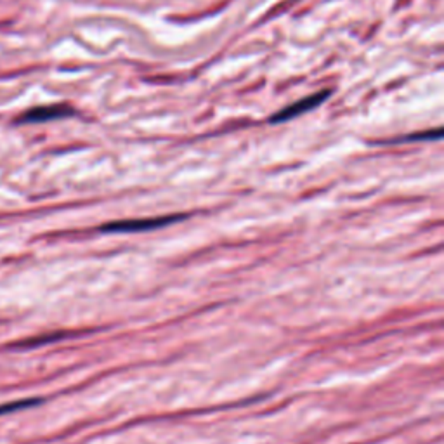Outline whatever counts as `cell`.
Here are the masks:
<instances>
[{"mask_svg": "<svg viewBox=\"0 0 444 444\" xmlns=\"http://www.w3.org/2000/svg\"><path fill=\"white\" fill-rule=\"evenodd\" d=\"M186 215H169V217H158V219H142V221H120V222H110V224L103 225L101 231L103 232H135V231H149V229H158L163 225L173 224L184 219Z\"/></svg>", "mask_w": 444, "mask_h": 444, "instance_id": "cell-1", "label": "cell"}, {"mask_svg": "<svg viewBox=\"0 0 444 444\" xmlns=\"http://www.w3.org/2000/svg\"><path fill=\"white\" fill-rule=\"evenodd\" d=\"M330 96V90H323V92H316L312 96L304 97V99L297 101V103L290 104V106L283 108L281 111H278L273 118H271V123H281V121H288L291 118H297L300 114L307 113V111L314 110L316 106H319L321 103H325L326 97Z\"/></svg>", "mask_w": 444, "mask_h": 444, "instance_id": "cell-2", "label": "cell"}, {"mask_svg": "<svg viewBox=\"0 0 444 444\" xmlns=\"http://www.w3.org/2000/svg\"><path fill=\"white\" fill-rule=\"evenodd\" d=\"M73 114V110L65 104H51V106H40L33 108V110L26 111L23 117H19L21 123H35V121H47L56 120V118H65Z\"/></svg>", "mask_w": 444, "mask_h": 444, "instance_id": "cell-3", "label": "cell"}, {"mask_svg": "<svg viewBox=\"0 0 444 444\" xmlns=\"http://www.w3.org/2000/svg\"><path fill=\"white\" fill-rule=\"evenodd\" d=\"M42 399L38 398H31V399H21V401H12V402H3L0 404V415H7V413H14L17 409H26L31 408V406L40 404Z\"/></svg>", "mask_w": 444, "mask_h": 444, "instance_id": "cell-4", "label": "cell"}]
</instances>
